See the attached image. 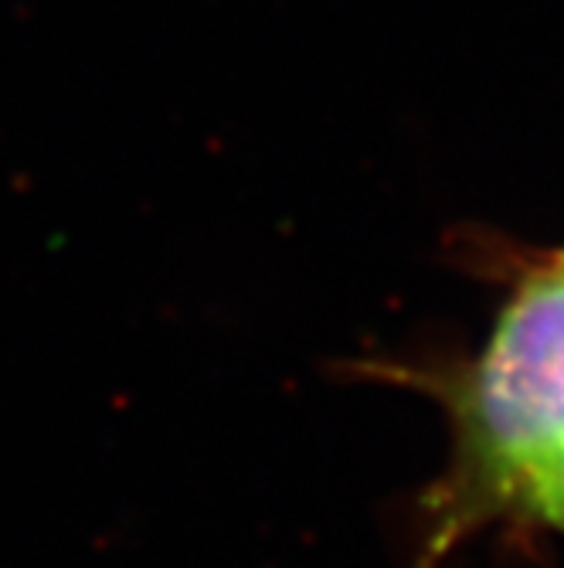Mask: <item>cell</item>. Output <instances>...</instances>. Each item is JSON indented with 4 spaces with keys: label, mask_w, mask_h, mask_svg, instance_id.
I'll return each mask as SVG.
<instances>
[{
    "label": "cell",
    "mask_w": 564,
    "mask_h": 568,
    "mask_svg": "<svg viewBox=\"0 0 564 568\" xmlns=\"http://www.w3.org/2000/svg\"><path fill=\"white\" fill-rule=\"evenodd\" d=\"M459 494L564 531V255L500 310L452 392Z\"/></svg>",
    "instance_id": "6da1fadb"
}]
</instances>
